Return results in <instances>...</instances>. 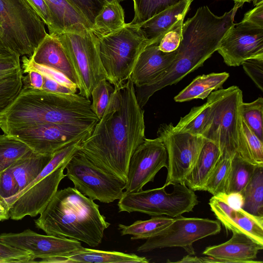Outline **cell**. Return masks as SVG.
<instances>
[{
  "instance_id": "cell-1",
  "label": "cell",
  "mask_w": 263,
  "mask_h": 263,
  "mask_svg": "<svg viewBox=\"0 0 263 263\" xmlns=\"http://www.w3.org/2000/svg\"><path fill=\"white\" fill-rule=\"evenodd\" d=\"M145 138L144 110L128 79L114 87L102 117L79 151L98 167L126 182L130 158Z\"/></svg>"
},
{
  "instance_id": "cell-2",
  "label": "cell",
  "mask_w": 263,
  "mask_h": 263,
  "mask_svg": "<svg viewBox=\"0 0 263 263\" xmlns=\"http://www.w3.org/2000/svg\"><path fill=\"white\" fill-rule=\"evenodd\" d=\"M236 11L231 9L222 15H215L206 6L199 7L182 26V37L174 60L166 70L147 85L135 90L142 108L156 91L178 83L201 66L217 50L221 41L234 24Z\"/></svg>"
},
{
  "instance_id": "cell-3",
  "label": "cell",
  "mask_w": 263,
  "mask_h": 263,
  "mask_svg": "<svg viewBox=\"0 0 263 263\" xmlns=\"http://www.w3.org/2000/svg\"><path fill=\"white\" fill-rule=\"evenodd\" d=\"M89 99L75 93H55L24 85L16 98L0 112L4 133L41 124L95 126L99 119Z\"/></svg>"
},
{
  "instance_id": "cell-4",
  "label": "cell",
  "mask_w": 263,
  "mask_h": 263,
  "mask_svg": "<svg viewBox=\"0 0 263 263\" xmlns=\"http://www.w3.org/2000/svg\"><path fill=\"white\" fill-rule=\"evenodd\" d=\"M40 217L36 227L46 234L98 246L110 223L101 214L99 205L75 188L57 191Z\"/></svg>"
},
{
  "instance_id": "cell-5",
  "label": "cell",
  "mask_w": 263,
  "mask_h": 263,
  "mask_svg": "<svg viewBox=\"0 0 263 263\" xmlns=\"http://www.w3.org/2000/svg\"><path fill=\"white\" fill-rule=\"evenodd\" d=\"M84 140L71 143L56 151L40 174L26 187L8 200L10 218L21 220L26 216L35 217L47 206L58 191L66 165L80 149Z\"/></svg>"
},
{
  "instance_id": "cell-6",
  "label": "cell",
  "mask_w": 263,
  "mask_h": 263,
  "mask_svg": "<svg viewBox=\"0 0 263 263\" xmlns=\"http://www.w3.org/2000/svg\"><path fill=\"white\" fill-rule=\"evenodd\" d=\"M0 46L31 57L47 33L29 0H0Z\"/></svg>"
},
{
  "instance_id": "cell-7",
  "label": "cell",
  "mask_w": 263,
  "mask_h": 263,
  "mask_svg": "<svg viewBox=\"0 0 263 263\" xmlns=\"http://www.w3.org/2000/svg\"><path fill=\"white\" fill-rule=\"evenodd\" d=\"M242 102V91L236 86L213 91L208 97L210 121L203 137L218 147L221 157L231 160L238 151Z\"/></svg>"
},
{
  "instance_id": "cell-8",
  "label": "cell",
  "mask_w": 263,
  "mask_h": 263,
  "mask_svg": "<svg viewBox=\"0 0 263 263\" xmlns=\"http://www.w3.org/2000/svg\"><path fill=\"white\" fill-rule=\"evenodd\" d=\"M100 57L107 80L114 87L129 79L137 59L149 44L138 25L125 24L109 34L97 37Z\"/></svg>"
},
{
  "instance_id": "cell-9",
  "label": "cell",
  "mask_w": 263,
  "mask_h": 263,
  "mask_svg": "<svg viewBox=\"0 0 263 263\" xmlns=\"http://www.w3.org/2000/svg\"><path fill=\"white\" fill-rule=\"evenodd\" d=\"M50 34L60 42L77 73L79 93L89 99L93 89L101 81L107 79L99 53L97 36L85 26Z\"/></svg>"
},
{
  "instance_id": "cell-10",
  "label": "cell",
  "mask_w": 263,
  "mask_h": 263,
  "mask_svg": "<svg viewBox=\"0 0 263 263\" xmlns=\"http://www.w3.org/2000/svg\"><path fill=\"white\" fill-rule=\"evenodd\" d=\"M166 186L138 192H123L119 199V212H140L152 216L165 215L175 218L193 211L198 204L195 191L185 183L173 185L168 193Z\"/></svg>"
},
{
  "instance_id": "cell-11",
  "label": "cell",
  "mask_w": 263,
  "mask_h": 263,
  "mask_svg": "<svg viewBox=\"0 0 263 263\" xmlns=\"http://www.w3.org/2000/svg\"><path fill=\"white\" fill-rule=\"evenodd\" d=\"M66 177L89 199L109 203L119 200L126 182L98 167L79 150L67 163Z\"/></svg>"
},
{
  "instance_id": "cell-12",
  "label": "cell",
  "mask_w": 263,
  "mask_h": 263,
  "mask_svg": "<svg viewBox=\"0 0 263 263\" xmlns=\"http://www.w3.org/2000/svg\"><path fill=\"white\" fill-rule=\"evenodd\" d=\"M221 223L208 218H189L180 215L156 235L147 238L137 251L148 252L155 249L179 247L189 254H195L193 244L206 237L218 234Z\"/></svg>"
},
{
  "instance_id": "cell-13",
  "label": "cell",
  "mask_w": 263,
  "mask_h": 263,
  "mask_svg": "<svg viewBox=\"0 0 263 263\" xmlns=\"http://www.w3.org/2000/svg\"><path fill=\"white\" fill-rule=\"evenodd\" d=\"M157 136L162 140L167 154V176L164 186L185 183L206 139L180 132L172 123L161 124Z\"/></svg>"
},
{
  "instance_id": "cell-14",
  "label": "cell",
  "mask_w": 263,
  "mask_h": 263,
  "mask_svg": "<svg viewBox=\"0 0 263 263\" xmlns=\"http://www.w3.org/2000/svg\"><path fill=\"white\" fill-rule=\"evenodd\" d=\"M95 126L41 124L10 130L6 134L23 142L34 153L52 155L63 147L85 140Z\"/></svg>"
},
{
  "instance_id": "cell-15",
  "label": "cell",
  "mask_w": 263,
  "mask_h": 263,
  "mask_svg": "<svg viewBox=\"0 0 263 263\" xmlns=\"http://www.w3.org/2000/svg\"><path fill=\"white\" fill-rule=\"evenodd\" d=\"M229 66L252 58H263V27L241 21L228 30L217 50Z\"/></svg>"
},
{
  "instance_id": "cell-16",
  "label": "cell",
  "mask_w": 263,
  "mask_h": 263,
  "mask_svg": "<svg viewBox=\"0 0 263 263\" xmlns=\"http://www.w3.org/2000/svg\"><path fill=\"white\" fill-rule=\"evenodd\" d=\"M167 165V152L161 139L145 138L130 158L125 191L142 190L148 182H153L157 173Z\"/></svg>"
},
{
  "instance_id": "cell-17",
  "label": "cell",
  "mask_w": 263,
  "mask_h": 263,
  "mask_svg": "<svg viewBox=\"0 0 263 263\" xmlns=\"http://www.w3.org/2000/svg\"><path fill=\"white\" fill-rule=\"evenodd\" d=\"M0 240L16 248L30 252L35 259L64 257L83 248L77 240L38 234L30 229L21 233H3Z\"/></svg>"
},
{
  "instance_id": "cell-18",
  "label": "cell",
  "mask_w": 263,
  "mask_h": 263,
  "mask_svg": "<svg viewBox=\"0 0 263 263\" xmlns=\"http://www.w3.org/2000/svg\"><path fill=\"white\" fill-rule=\"evenodd\" d=\"M209 204L217 220L227 230L245 234L263 245V216L251 214L241 208H233L213 196Z\"/></svg>"
},
{
  "instance_id": "cell-19",
  "label": "cell",
  "mask_w": 263,
  "mask_h": 263,
  "mask_svg": "<svg viewBox=\"0 0 263 263\" xmlns=\"http://www.w3.org/2000/svg\"><path fill=\"white\" fill-rule=\"evenodd\" d=\"M232 233L228 241L206 247L202 254L207 256L201 257L202 262H262L256 259L263 245L245 234Z\"/></svg>"
},
{
  "instance_id": "cell-20",
  "label": "cell",
  "mask_w": 263,
  "mask_h": 263,
  "mask_svg": "<svg viewBox=\"0 0 263 263\" xmlns=\"http://www.w3.org/2000/svg\"><path fill=\"white\" fill-rule=\"evenodd\" d=\"M159 43L147 45L139 55L129 79L137 87L146 86L157 79L171 65L177 50L166 53L158 48Z\"/></svg>"
},
{
  "instance_id": "cell-21",
  "label": "cell",
  "mask_w": 263,
  "mask_h": 263,
  "mask_svg": "<svg viewBox=\"0 0 263 263\" xmlns=\"http://www.w3.org/2000/svg\"><path fill=\"white\" fill-rule=\"evenodd\" d=\"M20 57L0 46V112L16 98L23 88Z\"/></svg>"
},
{
  "instance_id": "cell-22",
  "label": "cell",
  "mask_w": 263,
  "mask_h": 263,
  "mask_svg": "<svg viewBox=\"0 0 263 263\" xmlns=\"http://www.w3.org/2000/svg\"><path fill=\"white\" fill-rule=\"evenodd\" d=\"M29 58L36 64L61 72L79 89L77 73L61 43L54 35L47 33Z\"/></svg>"
},
{
  "instance_id": "cell-23",
  "label": "cell",
  "mask_w": 263,
  "mask_h": 263,
  "mask_svg": "<svg viewBox=\"0 0 263 263\" xmlns=\"http://www.w3.org/2000/svg\"><path fill=\"white\" fill-rule=\"evenodd\" d=\"M40 262L49 263H147L145 257L135 254H127L118 251H109L85 248L64 257L41 258Z\"/></svg>"
},
{
  "instance_id": "cell-24",
  "label": "cell",
  "mask_w": 263,
  "mask_h": 263,
  "mask_svg": "<svg viewBox=\"0 0 263 263\" xmlns=\"http://www.w3.org/2000/svg\"><path fill=\"white\" fill-rule=\"evenodd\" d=\"M193 1L182 0L138 25L149 41L159 43L176 22L185 17Z\"/></svg>"
},
{
  "instance_id": "cell-25",
  "label": "cell",
  "mask_w": 263,
  "mask_h": 263,
  "mask_svg": "<svg viewBox=\"0 0 263 263\" xmlns=\"http://www.w3.org/2000/svg\"><path fill=\"white\" fill-rule=\"evenodd\" d=\"M221 153L218 147L206 139L197 161L185 180V184L194 191H203L204 186L216 164Z\"/></svg>"
},
{
  "instance_id": "cell-26",
  "label": "cell",
  "mask_w": 263,
  "mask_h": 263,
  "mask_svg": "<svg viewBox=\"0 0 263 263\" xmlns=\"http://www.w3.org/2000/svg\"><path fill=\"white\" fill-rule=\"evenodd\" d=\"M52 155H41L30 150L8 168L14 177L20 192L40 174Z\"/></svg>"
},
{
  "instance_id": "cell-27",
  "label": "cell",
  "mask_w": 263,
  "mask_h": 263,
  "mask_svg": "<svg viewBox=\"0 0 263 263\" xmlns=\"http://www.w3.org/2000/svg\"><path fill=\"white\" fill-rule=\"evenodd\" d=\"M229 76L226 72L199 76L176 95L174 100L183 102L195 99H204L214 90L221 88Z\"/></svg>"
},
{
  "instance_id": "cell-28",
  "label": "cell",
  "mask_w": 263,
  "mask_h": 263,
  "mask_svg": "<svg viewBox=\"0 0 263 263\" xmlns=\"http://www.w3.org/2000/svg\"><path fill=\"white\" fill-rule=\"evenodd\" d=\"M44 1L48 6L52 16L53 30L51 33L82 25L91 28L85 17L67 0Z\"/></svg>"
},
{
  "instance_id": "cell-29",
  "label": "cell",
  "mask_w": 263,
  "mask_h": 263,
  "mask_svg": "<svg viewBox=\"0 0 263 263\" xmlns=\"http://www.w3.org/2000/svg\"><path fill=\"white\" fill-rule=\"evenodd\" d=\"M124 10L117 1L106 2L95 18L91 30L97 37L112 33L125 24Z\"/></svg>"
},
{
  "instance_id": "cell-30",
  "label": "cell",
  "mask_w": 263,
  "mask_h": 263,
  "mask_svg": "<svg viewBox=\"0 0 263 263\" xmlns=\"http://www.w3.org/2000/svg\"><path fill=\"white\" fill-rule=\"evenodd\" d=\"M174 218L162 216H153L146 220H137L129 226L118 224L121 235H132V240L147 239L168 226Z\"/></svg>"
},
{
  "instance_id": "cell-31",
  "label": "cell",
  "mask_w": 263,
  "mask_h": 263,
  "mask_svg": "<svg viewBox=\"0 0 263 263\" xmlns=\"http://www.w3.org/2000/svg\"><path fill=\"white\" fill-rule=\"evenodd\" d=\"M255 165L236 153L231 159V169L227 182L225 193H241L252 177Z\"/></svg>"
},
{
  "instance_id": "cell-32",
  "label": "cell",
  "mask_w": 263,
  "mask_h": 263,
  "mask_svg": "<svg viewBox=\"0 0 263 263\" xmlns=\"http://www.w3.org/2000/svg\"><path fill=\"white\" fill-rule=\"evenodd\" d=\"M244 198L242 209L263 216V166H257L249 182L241 192Z\"/></svg>"
},
{
  "instance_id": "cell-33",
  "label": "cell",
  "mask_w": 263,
  "mask_h": 263,
  "mask_svg": "<svg viewBox=\"0 0 263 263\" xmlns=\"http://www.w3.org/2000/svg\"><path fill=\"white\" fill-rule=\"evenodd\" d=\"M238 153L251 163L263 166V141L250 128L242 117Z\"/></svg>"
},
{
  "instance_id": "cell-34",
  "label": "cell",
  "mask_w": 263,
  "mask_h": 263,
  "mask_svg": "<svg viewBox=\"0 0 263 263\" xmlns=\"http://www.w3.org/2000/svg\"><path fill=\"white\" fill-rule=\"evenodd\" d=\"M210 121V107L206 102L201 106L192 108L186 115L180 118L174 128L178 132L203 137Z\"/></svg>"
},
{
  "instance_id": "cell-35",
  "label": "cell",
  "mask_w": 263,
  "mask_h": 263,
  "mask_svg": "<svg viewBox=\"0 0 263 263\" xmlns=\"http://www.w3.org/2000/svg\"><path fill=\"white\" fill-rule=\"evenodd\" d=\"M31 150L23 142L6 134L0 135V172Z\"/></svg>"
},
{
  "instance_id": "cell-36",
  "label": "cell",
  "mask_w": 263,
  "mask_h": 263,
  "mask_svg": "<svg viewBox=\"0 0 263 263\" xmlns=\"http://www.w3.org/2000/svg\"><path fill=\"white\" fill-rule=\"evenodd\" d=\"M182 0H134V16L130 24L139 25Z\"/></svg>"
},
{
  "instance_id": "cell-37",
  "label": "cell",
  "mask_w": 263,
  "mask_h": 263,
  "mask_svg": "<svg viewBox=\"0 0 263 263\" xmlns=\"http://www.w3.org/2000/svg\"><path fill=\"white\" fill-rule=\"evenodd\" d=\"M231 165L230 159L220 156L210 175L203 191L209 192L214 196L225 193Z\"/></svg>"
},
{
  "instance_id": "cell-38",
  "label": "cell",
  "mask_w": 263,
  "mask_h": 263,
  "mask_svg": "<svg viewBox=\"0 0 263 263\" xmlns=\"http://www.w3.org/2000/svg\"><path fill=\"white\" fill-rule=\"evenodd\" d=\"M240 114L247 125L263 141V98L259 97L250 103L242 102Z\"/></svg>"
},
{
  "instance_id": "cell-39",
  "label": "cell",
  "mask_w": 263,
  "mask_h": 263,
  "mask_svg": "<svg viewBox=\"0 0 263 263\" xmlns=\"http://www.w3.org/2000/svg\"><path fill=\"white\" fill-rule=\"evenodd\" d=\"M114 91V88L107 79L101 81L92 90L90 107L99 119L102 117Z\"/></svg>"
},
{
  "instance_id": "cell-40",
  "label": "cell",
  "mask_w": 263,
  "mask_h": 263,
  "mask_svg": "<svg viewBox=\"0 0 263 263\" xmlns=\"http://www.w3.org/2000/svg\"><path fill=\"white\" fill-rule=\"evenodd\" d=\"M22 62L23 70H36L77 92L78 89L77 86L61 72L53 68L36 64L26 55L22 57Z\"/></svg>"
},
{
  "instance_id": "cell-41",
  "label": "cell",
  "mask_w": 263,
  "mask_h": 263,
  "mask_svg": "<svg viewBox=\"0 0 263 263\" xmlns=\"http://www.w3.org/2000/svg\"><path fill=\"white\" fill-rule=\"evenodd\" d=\"M184 18L176 22L162 36L158 43L159 49L166 53L177 50L182 37V26Z\"/></svg>"
},
{
  "instance_id": "cell-42",
  "label": "cell",
  "mask_w": 263,
  "mask_h": 263,
  "mask_svg": "<svg viewBox=\"0 0 263 263\" xmlns=\"http://www.w3.org/2000/svg\"><path fill=\"white\" fill-rule=\"evenodd\" d=\"M92 26L96 16L106 3L104 0H67ZM91 29V28H90Z\"/></svg>"
},
{
  "instance_id": "cell-43",
  "label": "cell",
  "mask_w": 263,
  "mask_h": 263,
  "mask_svg": "<svg viewBox=\"0 0 263 263\" xmlns=\"http://www.w3.org/2000/svg\"><path fill=\"white\" fill-rule=\"evenodd\" d=\"M32 260L30 252L16 248L0 240V262H29Z\"/></svg>"
},
{
  "instance_id": "cell-44",
  "label": "cell",
  "mask_w": 263,
  "mask_h": 263,
  "mask_svg": "<svg viewBox=\"0 0 263 263\" xmlns=\"http://www.w3.org/2000/svg\"><path fill=\"white\" fill-rule=\"evenodd\" d=\"M20 192L18 185L7 168L0 172V200L6 202Z\"/></svg>"
},
{
  "instance_id": "cell-45",
  "label": "cell",
  "mask_w": 263,
  "mask_h": 263,
  "mask_svg": "<svg viewBox=\"0 0 263 263\" xmlns=\"http://www.w3.org/2000/svg\"><path fill=\"white\" fill-rule=\"evenodd\" d=\"M243 70L256 86L263 91V58H252L242 62Z\"/></svg>"
},
{
  "instance_id": "cell-46",
  "label": "cell",
  "mask_w": 263,
  "mask_h": 263,
  "mask_svg": "<svg viewBox=\"0 0 263 263\" xmlns=\"http://www.w3.org/2000/svg\"><path fill=\"white\" fill-rule=\"evenodd\" d=\"M40 17L47 25L49 33L53 30V22L50 11L44 0H29Z\"/></svg>"
},
{
  "instance_id": "cell-47",
  "label": "cell",
  "mask_w": 263,
  "mask_h": 263,
  "mask_svg": "<svg viewBox=\"0 0 263 263\" xmlns=\"http://www.w3.org/2000/svg\"><path fill=\"white\" fill-rule=\"evenodd\" d=\"M44 83L42 89L59 93L72 94L76 93L70 88L58 83V82L43 75Z\"/></svg>"
},
{
  "instance_id": "cell-48",
  "label": "cell",
  "mask_w": 263,
  "mask_h": 263,
  "mask_svg": "<svg viewBox=\"0 0 263 263\" xmlns=\"http://www.w3.org/2000/svg\"><path fill=\"white\" fill-rule=\"evenodd\" d=\"M215 197L222 200L233 208L242 209L244 204V198L241 193H224L220 194Z\"/></svg>"
},
{
  "instance_id": "cell-49",
  "label": "cell",
  "mask_w": 263,
  "mask_h": 263,
  "mask_svg": "<svg viewBox=\"0 0 263 263\" xmlns=\"http://www.w3.org/2000/svg\"><path fill=\"white\" fill-rule=\"evenodd\" d=\"M23 73H27L28 75L23 78L24 85H28L33 88L42 89L44 83V78L42 73L34 70H24Z\"/></svg>"
},
{
  "instance_id": "cell-50",
  "label": "cell",
  "mask_w": 263,
  "mask_h": 263,
  "mask_svg": "<svg viewBox=\"0 0 263 263\" xmlns=\"http://www.w3.org/2000/svg\"><path fill=\"white\" fill-rule=\"evenodd\" d=\"M242 21L263 27V3L246 12Z\"/></svg>"
},
{
  "instance_id": "cell-51",
  "label": "cell",
  "mask_w": 263,
  "mask_h": 263,
  "mask_svg": "<svg viewBox=\"0 0 263 263\" xmlns=\"http://www.w3.org/2000/svg\"><path fill=\"white\" fill-rule=\"evenodd\" d=\"M10 218L9 209L5 202L0 200V221Z\"/></svg>"
},
{
  "instance_id": "cell-52",
  "label": "cell",
  "mask_w": 263,
  "mask_h": 263,
  "mask_svg": "<svg viewBox=\"0 0 263 263\" xmlns=\"http://www.w3.org/2000/svg\"><path fill=\"white\" fill-rule=\"evenodd\" d=\"M175 262L180 263H201L202 261L201 257L189 254L184 256L181 260Z\"/></svg>"
},
{
  "instance_id": "cell-53",
  "label": "cell",
  "mask_w": 263,
  "mask_h": 263,
  "mask_svg": "<svg viewBox=\"0 0 263 263\" xmlns=\"http://www.w3.org/2000/svg\"><path fill=\"white\" fill-rule=\"evenodd\" d=\"M235 2V3H238L240 5L242 6L246 2H250L252 0H232Z\"/></svg>"
},
{
  "instance_id": "cell-54",
  "label": "cell",
  "mask_w": 263,
  "mask_h": 263,
  "mask_svg": "<svg viewBox=\"0 0 263 263\" xmlns=\"http://www.w3.org/2000/svg\"><path fill=\"white\" fill-rule=\"evenodd\" d=\"M253 2V4L255 6H257L263 3V0H252Z\"/></svg>"
},
{
  "instance_id": "cell-55",
  "label": "cell",
  "mask_w": 263,
  "mask_h": 263,
  "mask_svg": "<svg viewBox=\"0 0 263 263\" xmlns=\"http://www.w3.org/2000/svg\"><path fill=\"white\" fill-rule=\"evenodd\" d=\"M104 1H105L106 2H107V3H111V2H114L116 1V0H104Z\"/></svg>"
},
{
  "instance_id": "cell-56",
  "label": "cell",
  "mask_w": 263,
  "mask_h": 263,
  "mask_svg": "<svg viewBox=\"0 0 263 263\" xmlns=\"http://www.w3.org/2000/svg\"><path fill=\"white\" fill-rule=\"evenodd\" d=\"M116 1L117 2H118V3H120V2H122V1H125V0H116ZM132 1H134V0H132Z\"/></svg>"
},
{
  "instance_id": "cell-57",
  "label": "cell",
  "mask_w": 263,
  "mask_h": 263,
  "mask_svg": "<svg viewBox=\"0 0 263 263\" xmlns=\"http://www.w3.org/2000/svg\"><path fill=\"white\" fill-rule=\"evenodd\" d=\"M1 23H0V33H1Z\"/></svg>"
}]
</instances>
